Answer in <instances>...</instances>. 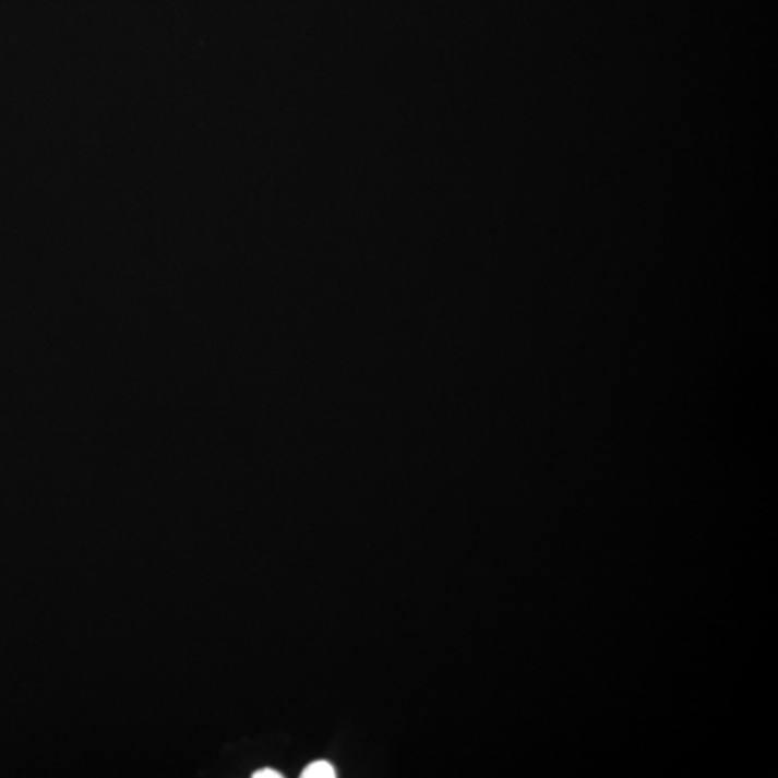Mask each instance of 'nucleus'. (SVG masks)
<instances>
[{
	"mask_svg": "<svg viewBox=\"0 0 778 778\" xmlns=\"http://www.w3.org/2000/svg\"><path fill=\"white\" fill-rule=\"evenodd\" d=\"M301 778H335V767L327 762H314L306 767L300 775Z\"/></svg>",
	"mask_w": 778,
	"mask_h": 778,
	"instance_id": "1",
	"label": "nucleus"
},
{
	"mask_svg": "<svg viewBox=\"0 0 778 778\" xmlns=\"http://www.w3.org/2000/svg\"><path fill=\"white\" fill-rule=\"evenodd\" d=\"M254 778H283V775L276 770H272V768H263V770H260L258 773H254L253 775Z\"/></svg>",
	"mask_w": 778,
	"mask_h": 778,
	"instance_id": "2",
	"label": "nucleus"
}]
</instances>
